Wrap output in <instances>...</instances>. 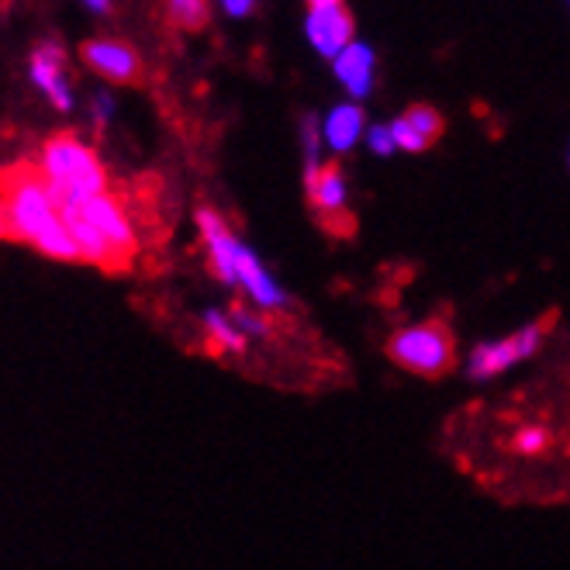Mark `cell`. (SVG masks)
I'll return each instance as SVG.
<instances>
[{
  "instance_id": "obj_16",
  "label": "cell",
  "mask_w": 570,
  "mask_h": 570,
  "mask_svg": "<svg viewBox=\"0 0 570 570\" xmlns=\"http://www.w3.org/2000/svg\"><path fill=\"white\" fill-rule=\"evenodd\" d=\"M549 446H554V433H549L546 425H522V429H516L512 439H508V450L519 457H543Z\"/></svg>"
},
{
  "instance_id": "obj_14",
  "label": "cell",
  "mask_w": 570,
  "mask_h": 570,
  "mask_svg": "<svg viewBox=\"0 0 570 570\" xmlns=\"http://www.w3.org/2000/svg\"><path fill=\"white\" fill-rule=\"evenodd\" d=\"M363 132V108L356 105H342L329 114V121H325V138H329V146L345 153L353 149V142L360 138Z\"/></svg>"
},
{
  "instance_id": "obj_10",
  "label": "cell",
  "mask_w": 570,
  "mask_h": 570,
  "mask_svg": "<svg viewBox=\"0 0 570 570\" xmlns=\"http://www.w3.org/2000/svg\"><path fill=\"white\" fill-rule=\"evenodd\" d=\"M308 38L322 56H339L353 38V14L345 11V4L312 11L308 14Z\"/></svg>"
},
{
  "instance_id": "obj_17",
  "label": "cell",
  "mask_w": 570,
  "mask_h": 570,
  "mask_svg": "<svg viewBox=\"0 0 570 570\" xmlns=\"http://www.w3.org/2000/svg\"><path fill=\"white\" fill-rule=\"evenodd\" d=\"M404 121H409V125L419 132V138H425L429 146H436L446 132V118L433 105H412L409 111H404Z\"/></svg>"
},
{
  "instance_id": "obj_15",
  "label": "cell",
  "mask_w": 570,
  "mask_h": 570,
  "mask_svg": "<svg viewBox=\"0 0 570 570\" xmlns=\"http://www.w3.org/2000/svg\"><path fill=\"white\" fill-rule=\"evenodd\" d=\"M170 17L183 32H201L211 22V0H170Z\"/></svg>"
},
{
  "instance_id": "obj_22",
  "label": "cell",
  "mask_w": 570,
  "mask_h": 570,
  "mask_svg": "<svg viewBox=\"0 0 570 570\" xmlns=\"http://www.w3.org/2000/svg\"><path fill=\"white\" fill-rule=\"evenodd\" d=\"M304 4H308V11H325V8L342 4V0H304Z\"/></svg>"
},
{
  "instance_id": "obj_7",
  "label": "cell",
  "mask_w": 570,
  "mask_h": 570,
  "mask_svg": "<svg viewBox=\"0 0 570 570\" xmlns=\"http://www.w3.org/2000/svg\"><path fill=\"white\" fill-rule=\"evenodd\" d=\"M197 229H201V239H205L211 274L221 283H229V288H239V274H235L239 239L229 232V226L221 221V215L215 208H197Z\"/></svg>"
},
{
  "instance_id": "obj_4",
  "label": "cell",
  "mask_w": 570,
  "mask_h": 570,
  "mask_svg": "<svg viewBox=\"0 0 570 570\" xmlns=\"http://www.w3.org/2000/svg\"><path fill=\"white\" fill-rule=\"evenodd\" d=\"M560 312H546L539 318H533L529 325H522L519 332L501 336L492 342H477L471 353L463 360V374L466 380H495L505 371H512L522 360L536 356L543 350V339L549 336V329L557 325Z\"/></svg>"
},
{
  "instance_id": "obj_13",
  "label": "cell",
  "mask_w": 570,
  "mask_h": 570,
  "mask_svg": "<svg viewBox=\"0 0 570 570\" xmlns=\"http://www.w3.org/2000/svg\"><path fill=\"white\" fill-rule=\"evenodd\" d=\"M205 332H208V350L211 353H246L250 336L232 322V315L205 312Z\"/></svg>"
},
{
  "instance_id": "obj_5",
  "label": "cell",
  "mask_w": 570,
  "mask_h": 570,
  "mask_svg": "<svg viewBox=\"0 0 570 570\" xmlns=\"http://www.w3.org/2000/svg\"><path fill=\"white\" fill-rule=\"evenodd\" d=\"M304 194H308V205L322 232H329L332 239L356 235V215L345 208V177L339 159L322 162L315 170H304Z\"/></svg>"
},
{
  "instance_id": "obj_8",
  "label": "cell",
  "mask_w": 570,
  "mask_h": 570,
  "mask_svg": "<svg viewBox=\"0 0 570 570\" xmlns=\"http://www.w3.org/2000/svg\"><path fill=\"white\" fill-rule=\"evenodd\" d=\"M84 63L97 70L100 76L114 80V84H138L142 80V59L129 43H114V38H94L80 49Z\"/></svg>"
},
{
  "instance_id": "obj_9",
  "label": "cell",
  "mask_w": 570,
  "mask_h": 570,
  "mask_svg": "<svg viewBox=\"0 0 570 570\" xmlns=\"http://www.w3.org/2000/svg\"><path fill=\"white\" fill-rule=\"evenodd\" d=\"M235 274H239V288L256 301V308H263V312L291 308L288 291L280 288V283L267 274V267L256 259V253L250 246H242V242L235 253Z\"/></svg>"
},
{
  "instance_id": "obj_24",
  "label": "cell",
  "mask_w": 570,
  "mask_h": 570,
  "mask_svg": "<svg viewBox=\"0 0 570 570\" xmlns=\"http://www.w3.org/2000/svg\"><path fill=\"white\" fill-rule=\"evenodd\" d=\"M87 8H90V11H108L111 4H108V0H87Z\"/></svg>"
},
{
  "instance_id": "obj_18",
  "label": "cell",
  "mask_w": 570,
  "mask_h": 570,
  "mask_svg": "<svg viewBox=\"0 0 570 570\" xmlns=\"http://www.w3.org/2000/svg\"><path fill=\"white\" fill-rule=\"evenodd\" d=\"M301 138H304V162H308V167H304V170L322 167V159H318L322 132H318V118H315V114H308V118L301 121Z\"/></svg>"
},
{
  "instance_id": "obj_21",
  "label": "cell",
  "mask_w": 570,
  "mask_h": 570,
  "mask_svg": "<svg viewBox=\"0 0 570 570\" xmlns=\"http://www.w3.org/2000/svg\"><path fill=\"white\" fill-rule=\"evenodd\" d=\"M226 4V11L232 14V17H246L253 8H256V0H221Z\"/></svg>"
},
{
  "instance_id": "obj_20",
  "label": "cell",
  "mask_w": 570,
  "mask_h": 570,
  "mask_svg": "<svg viewBox=\"0 0 570 570\" xmlns=\"http://www.w3.org/2000/svg\"><path fill=\"white\" fill-rule=\"evenodd\" d=\"M371 149H374L377 156H391V153L398 149V142H395V135H391V125L371 129Z\"/></svg>"
},
{
  "instance_id": "obj_23",
  "label": "cell",
  "mask_w": 570,
  "mask_h": 570,
  "mask_svg": "<svg viewBox=\"0 0 570 570\" xmlns=\"http://www.w3.org/2000/svg\"><path fill=\"white\" fill-rule=\"evenodd\" d=\"M0 239H14V232H11V226H8L4 211H0Z\"/></svg>"
},
{
  "instance_id": "obj_1",
  "label": "cell",
  "mask_w": 570,
  "mask_h": 570,
  "mask_svg": "<svg viewBox=\"0 0 570 570\" xmlns=\"http://www.w3.org/2000/svg\"><path fill=\"white\" fill-rule=\"evenodd\" d=\"M0 211L17 242H32L52 259L84 263L70 229L63 226L43 162H14L0 170Z\"/></svg>"
},
{
  "instance_id": "obj_6",
  "label": "cell",
  "mask_w": 570,
  "mask_h": 570,
  "mask_svg": "<svg viewBox=\"0 0 570 570\" xmlns=\"http://www.w3.org/2000/svg\"><path fill=\"white\" fill-rule=\"evenodd\" d=\"M80 211L87 215V221L100 232V239L108 242V250H111L114 259H118V270H121V274L132 270V263H135V256H138V246H142V239H138V229H135V221H132V215H129L125 197L114 194V191L94 194V197L84 201V205H80Z\"/></svg>"
},
{
  "instance_id": "obj_12",
  "label": "cell",
  "mask_w": 570,
  "mask_h": 570,
  "mask_svg": "<svg viewBox=\"0 0 570 570\" xmlns=\"http://www.w3.org/2000/svg\"><path fill=\"white\" fill-rule=\"evenodd\" d=\"M336 76L353 97H366L374 84V52L366 46H345L336 56Z\"/></svg>"
},
{
  "instance_id": "obj_19",
  "label": "cell",
  "mask_w": 570,
  "mask_h": 570,
  "mask_svg": "<svg viewBox=\"0 0 570 570\" xmlns=\"http://www.w3.org/2000/svg\"><path fill=\"white\" fill-rule=\"evenodd\" d=\"M391 135H395V142H398V146H401L404 153H425V149H429V142L419 138V132H415L404 118L391 121Z\"/></svg>"
},
{
  "instance_id": "obj_11",
  "label": "cell",
  "mask_w": 570,
  "mask_h": 570,
  "mask_svg": "<svg viewBox=\"0 0 570 570\" xmlns=\"http://www.w3.org/2000/svg\"><path fill=\"white\" fill-rule=\"evenodd\" d=\"M32 80L49 94V100L59 111L73 108V94L63 76V52H59V46H38L32 52Z\"/></svg>"
},
{
  "instance_id": "obj_2",
  "label": "cell",
  "mask_w": 570,
  "mask_h": 570,
  "mask_svg": "<svg viewBox=\"0 0 570 570\" xmlns=\"http://www.w3.org/2000/svg\"><path fill=\"white\" fill-rule=\"evenodd\" d=\"M43 170L56 205H84L87 197L108 191V173L90 146H84L73 132H59L43 149Z\"/></svg>"
},
{
  "instance_id": "obj_3",
  "label": "cell",
  "mask_w": 570,
  "mask_h": 570,
  "mask_svg": "<svg viewBox=\"0 0 570 570\" xmlns=\"http://www.w3.org/2000/svg\"><path fill=\"white\" fill-rule=\"evenodd\" d=\"M384 353H388L391 363H398L401 371L429 377V380L446 377L457 366V342L450 325L442 318H425L419 325H409V329H398L384 342Z\"/></svg>"
}]
</instances>
